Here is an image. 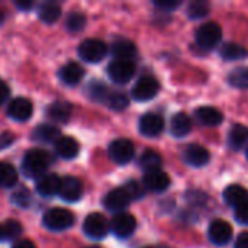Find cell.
Wrapping results in <instances>:
<instances>
[{"label": "cell", "instance_id": "cell-1", "mask_svg": "<svg viewBox=\"0 0 248 248\" xmlns=\"http://www.w3.org/2000/svg\"><path fill=\"white\" fill-rule=\"evenodd\" d=\"M51 158L42 150H29L22 160V171L28 179H39L49 167Z\"/></svg>", "mask_w": 248, "mask_h": 248}, {"label": "cell", "instance_id": "cell-2", "mask_svg": "<svg viewBox=\"0 0 248 248\" xmlns=\"http://www.w3.org/2000/svg\"><path fill=\"white\" fill-rule=\"evenodd\" d=\"M42 222L45 228H48L49 231L61 232L73 227L74 215L68 209H64V208H51L49 211L45 212Z\"/></svg>", "mask_w": 248, "mask_h": 248}, {"label": "cell", "instance_id": "cell-3", "mask_svg": "<svg viewBox=\"0 0 248 248\" xmlns=\"http://www.w3.org/2000/svg\"><path fill=\"white\" fill-rule=\"evenodd\" d=\"M222 39V29L217 22H206L196 31V42L202 49H214Z\"/></svg>", "mask_w": 248, "mask_h": 248}, {"label": "cell", "instance_id": "cell-4", "mask_svg": "<svg viewBox=\"0 0 248 248\" xmlns=\"http://www.w3.org/2000/svg\"><path fill=\"white\" fill-rule=\"evenodd\" d=\"M108 154L113 163H116L119 166H125L132 161V158L135 155V147L129 140L119 138V140H115L110 142V145L108 148Z\"/></svg>", "mask_w": 248, "mask_h": 248}, {"label": "cell", "instance_id": "cell-5", "mask_svg": "<svg viewBox=\"0 0 248 248\" xmlns=\"http://www.w3.org/2000/svg\"><path fill=\"white\" fill-rule=\"evenodd\" d=\"M78 55L81 60L87 61V62H99L102 61L106 54H108V46L103 41L96 39V38H90L83 41L78 45Z\"/></svg>", "mask_w": 248, "mask_h": 248}, {"label": "cell", "instance_id": "cell-6", "mask_svg": "<svg viewBox=\"0 0 248 248\" xmlns=\"http://www.w3.org/2000/svg\"><path fill=\"white\" fill-rule=\"evenodd\" d=\"M83 231L92 240H102L109 232V222L102 214L94 212L86 217L83 222Z\"/></svg>", "mask_w": 248, "mask_h": 248}, {"label": "cell", "instance_id": "cell-7", "mask_svg": "<svg viewBox=\"0 0 248 248\" xmlns=\"http://www.w3.org/2000/svg\"><path fill=\"white\" fill-rule=\"evenodd\" d=\"M108 76L118 84H126L135 76V64L132 61L115 60L108 65Z\"/></svg>", "mask_w": 248, "mask_h": 248}, {"label": "cell", "instance_id": "cell-8", "mask_svg": "<svg viewBox=\"0 0 248 248\" xmlns=\"http://www.w3.org/2000/svg\"><path fill=\"white\" fill-rule=\"evenodd\" d=\"M160 90V83L150 76L141 77L132 87V97L138 102H147L157 96Z\"/></svg>", "mask_w": 248, "mask_h": 248}, {"label": "cell", "instance_id": "cell-9", "mask_svg": "<svg viewBox=\"0 0 248 248\" xmlns=\"http://www.w3.org/2000/svg\"><path fill=\"white\" fill-rule=\"evenodd\" d=\"M109 228L118 238H128L135 232L137 221L131 214H126V212L116 214L112 218V221L109 224Z\"/></svg>", "mask_w": 248, "mask_h": 248}, {"label": "cell", "instance_id": "cell-10", "mask_svg": "<svg viewBox=\"0 0 248 248\" xmlns=\"http://www.w3.org/2000/svg\"><path fill=\"white\" fill-rule=\"evenodd\" d=\"M131 196L128 195V192L125 190V187H116L112 189L103 199V205L108 211L110 212H118L122 214L131 203Z\"/></svg>", "mask_w": 248, "mask_h": 248}, {"label": "cell", "instance_id": "cell-11", "mask_svg": "<svg viewBox=\"0 0 248 248\" xmlns=\"http://www.w3.org/2000/svg\"><path fill=\"white\" fill-rule=\"evenodd\" d=\"M208 237L215 246H227L232 238V227L224 219H215L208 228Z\"/></svg>", "mask_w": 248, "mask_h": 248}, {"label": "cell", "instance_id": "cell-12", "mask_svg": "<svg viewBox=\"0 0 248 248\" xmlns=\"http://www.w3.org/2000/svg\"><path fill=\"white\" fill-rule=\"evenodd\" d=\"M164 131V119L157 113H145L140 119V132L144 137L155 138Z\"/></svg>", "mask_w": 248, "mask_h": 248}, {"label": "cell", "instance_id": "cell-13", "mask_svg": "<svg viewBox=\"0 0 248 248\" xmlns=\"http://www.w3.org/2000/svg\"><path fill=\"white\" fill-rule=\"evenodd\" d=\"M33 113V105L26 97H16L7 106V115L19 122L28 121Z\"/></svg>", "mask_w": 248, "mask_h": 248}, {"label": "cell", "instance_id": "cell-14", "mask_svg": "<svg viewBox=\"0 0 248 248\" xmlns=\"http://www.w3.org/2000/svg\"><path fill=\"white\" fill-rule=\"evenodd\" d=\"M170 176L161 170H155V171H150L144 174L142 179V186L150 190V192H157L161 193L164 190H167L170 187Z\"/></svg>", "mask_w": 248, "mask_h": 248}, {"label": "cell", "instance_id": "cell-15", "mask_svg": "<svg viewBox=\"0 0 248 248\" xmlns=\"http://www.w3.org/2000/svg\"><path fill=\"white\" fill-rule=\"evenodd\" d=\"M58 195L65 202H77L83 196V185L77 177L67 176L61 182V189Z\"/></svg>", "mask_w": 248, "mask_h": 248}, {"label": "cell", "instance_id": "cell-16", "mask_svg": "<svg viewBox=\"0 0 248 248\" xmlns=\"http://www.w3.org/2000/svg\"><path fill=\"white\" fill-rule=\"evenodd\" d=\"M61 182H62V179L60 176H57L55 173L44 174L36 182V192L44 198H52L60 193Z\"/></svg>", "mask_w": 248, "mask_h": 248}, {"label": "cell", "instance_id": "cell-17", "mask_svg": "<svg viewBox=\"0 0 248 248\" xmlns=\"http://www.w3.org/2000/svg\"><path fill=\"white\" fill-rule=\"evenodd\" d=\"M183 158L192 167H203L209 163L211 155L205 147H202L199 144H192V145L186 147V150L183 153Z\"/></svg>", "mask_w": 248, "mask_h": 248}, {"label": "cell", "instance_id": "cell-18", "mask_svg": "<svg viewBox=\"0 0 248 248\" xmlns=\"http://www.w3.org/2000/svg\"><path fill=\"white\" fill-rule=\"evenodd\" d=\"M58 77L61 78V81L67 86H76L78 84L83 77H84V68L78 64V62H74V61H70L67 62L65 65L61 67L60 73H58Z\"/></svg>", "mask_w": 248, "mask_h": 248}, {"label": "cell", "instance_id": "cell-19", "mask_svg": "<svg viewBox=\"0 0 248 248\" xmlns=\"http://www.w3.org/2000/svg\"><path fill=\"white\" fill-rule=\"evenodd\" d=\"M196 119L205 126H218L224 121V115L214 106H202L195 112Z\"/></svg>", "mask_w": 248, "mask_h": 248}, {"label": "cell", "instance_id": "cell-20", "mask_svg": "<svg viewBox=\"0 0 248 248\" xmlns=\"http://www.w3.org/2000/svg\"><path fill=\"white\" fill-rule=\"evenodd\" d=\"M224 201L237 209L248 202V190L240 185H231L224 190Z\"/></svg>", "mask_w": 248, "mask_h": 248}, {"label": "cell", "instance_id": "cell-21", "mask_svg": "<svg viewBox=\"0 0 248 248\" xmlns=\"http://www.w3.org/2000/svg\"><path fill=\"white\" fill-rule=\"evenodd\" d=\"M80 145L71 137H61L55 142V153L64 160H73L78 155Z\"/></svg>", "mask_w": 248, "mask_h": 248}, {"label": "cell", "instance_id": "cell-22", "mask_svg": "<svg viewBox=\"0 0 248 248\" xmlns=\"http://www.w3.org/2000/svg\"><path fill=\"white\" fill-rule=\"evenodd\" d=\"M110 51L116 60H124V61H131V58H134L137 54V48L134 42H131L129 39H124V38L116 39L112 44Z\"/></svg>", "mask_w": 248, "mask_h": 248}, {"label": "cell", "instance_id": "cell-23", "mask_svg": "<svg viewBox=\"0 0 248 248\" xmlns=\"http://www.w3.org/2000/svg\"><path fill=\"white\" fill-rule=\"evenodd\" d=\"M190 131H192V119H190V116L180 112V113H176L171 118V122H170L171 135H174L176 138H183V137L189 135Z\"/></svg>", "mask_w": 248, "mask_h": 248}, {"label": "cell", "instance_id": "cell-24", "mask_svg": "<svg viewBox=\"0 0 248 248\" xmlns=\"http://www.w3.org/2000/svg\"><path fill=\"white\" fill-rule=\"evenodd\" d=\"M48 116L55 121V122H60V124H65L70 121L71 118V113H73V106L68 103V102H62V100H58V102H54L48 110H46Z\"/></svg>", "mask_w": 248, "mask_h": 248}, {"label": "cell", "instance_id": "cell-25", "mask_svg": "<svg viewBox=\"0 0 248 248\" xmlns=\"http://www.w3.org/2000/svg\"><path fill=\"white\" fill-rule=\"evenodd\" d=\"M32 138L38 142H57L60 137V129L55 125L41 124L32 132Z\"/></svg>", "mask_w": 248, "mask_h": 248}, {"label": "cell", "instance_id": "cell-26", "mask_svg": "<svg viewBox=\"0 0 248 248\" xmlns=\"http://www.w3.org/2000/svg\"><path fill=\"white\" fill-rule=\"evenodd\" d=\"M248 142V128L246 125H234L228 134V145L232 150H240Z\"/></svg>", "mask_w": 248, "mask_h": 248}, {"label": "cell", "instance_id": "cell-27", "mask_svg": "<svg viewBox=\"0 0 248 248\" xmlns=\"http://www.w3.org/2000/svg\"><path fill=\"white\" fill-rule=\"evenodd\" d=\"M38 16L44 23H54L61 16V6L55 1H45L39 6Z\"/></svg>", "mask_w": 248, "mask_h": 248}, {"label": "cell", "instance_id": "cell-28", "mask_svg": "<svg viewBox=\"0 0 248 248\" xmlns=\"http://www.w3.org/2000/svg\"><path fill=\"white\" fill-rule=\"evenodd\" d=\"M161 155L153 150H147L142 153V155L140 157V167L145 171V173H150V171H155V170H160L161 167Z\"/></svg>", "mask_w": 248, "mask_h": 248}, {"label": "cell", "instance_id": "cell-29", "mask_svg": "<svg viewBox=\"0 0 248 248\" xmlns=\"http://www.w3.org/2000/svg\"><path fill=\"white\" fill-rule=\"evenodd\" d=\"M219 54L224 60H228V61H237V60H243L248 55V51L238 45V44H234V42H227L224 44L221 48H219Z\"/></svg>", "mask_w": 248, "mask_h": 248}, {"label": "cell", "instance_id": "cell-30", "mask_svg": "<svg viewBox=\"0 0 248 248\" xmlns=\"http://www.w3.org/2000/svg\"><path fill=\"white\" fill-rule=\"evenodd\" d=\"M17 183V171L16 169L4 161H0V187L10 189Z\"/></svg>", "mask_w": 248, "mask_h": 248}, {"label": "cell", "instance_id": "cell-31", "mask_svg": "<svg viewBox=\"0 0 248 248\" xmlns=\"http://www.w3.org/2000/svg\"><path fill=\"white\" fill-rule=\"evenodd\" d=\"M228 83L237 89H248V67H238L228 74Z\"/></svg>", "mask_w": 248, "mask_h": 248}, {"label": "cell", "instance_id": "cell-32", "mask_svg": "<svg viewBox=\"0 0 248 248\" xmlns=\"http://www.w3.org/2000/svg\"><path fill=\"white\" fill-rule=\"evenodd\" d=\"M65 26L70 32H80L86 26V16L81 12H71L65 20Z\"/></svg>", "mask_w": 248, "mask_h": 248}, {"label": "cell", "instance_id": "cell-33", "mask_svg": "<svg viewBox=\"0 0 248 248\" xmlns=\"http://www.w3.org/2000/svg\"><path fill=\"white\" fill-rule=\"evenodd\" d=\"M1 228H3V241L15 240L22 232V225L17 221H15V219L6 221L4 224H1Z\"/></svg>", "mask_w": 248, "mask_h": 248}, {"label": "cell", "instance_id": "cell-34", "mask_svg": "<svg viewBox=\"0 0 248 248\" xmlns=\"http://www.w3.org/2000/svg\"><path fill=\"white\" fill-rule=\"evenodd\" d=\"M87 92H89V96L93 100H96V102H106V99H108V96L110 93L108 90V87L103 83H100V81H93L89 86Z\"/></svg>", "mask_w": 248, "mask_h": 248}, {"label": "cell", "instance_id": "cell-35", "mask_svg": "<svg viewBox=\"0 0 248 248\" xmlns=\"http://www.w3.org/2000/svg\"><path fill=\"white\" fill-rule=\"evenodd\" d=\"M106 103L113 110H122V109H125L128 106L129 100L121 92H110L109 96H108V99H106Z\"/></svg>", "mask_w": 248, "mask_h": 248}, {"label": "cell", "instance_id": "cell-36", "mask_svg": "<svg viewBox=\"0 0 248 248\" xmlns=\"http://www.w3.org/2000/svg\"><path fill=\"white\" fill-rule=\"evenodd\" d=\"M209 13V4L202 0L192 1L187 7V16L192 19H201Z\"/></svg>", "mask_w": 248, "mask_h": 248}, {"label": "cell", "instance_id": "cell-37", "mask_svg": "<svg viewBox=\"0 0 248 248\" xmlns=\"http://www.w3.org/2000/svg\"><path fill=\"white\" fill-rule=\"evenodd\" d=\"M10 201H12L13 205H16V206L25 209V208H28V206L31 205V193H29L28 189L19 187L17 190H15V192L12 193Z\"/></svg>", "mask_w": 248, "mask_h": 248}, {"label": "cell", "instance_id": "cell-38", "mask_svg": "<svg viewBox=\"0 0 248 248\" xmlns=\"http://www.w3.org/2000/svg\"><path fill=\"white\" fill-rule=\"evenodd\" d=\"M124 187L128 192V195L131 196L132 201H138V199L144 198V195H145V187L142 185H140L138 182H135V180L126 182Z\"/></svg>", "mask_w": 248, "mask_h": 248}, {"label": "cell", "instance_id": "cell-39", "mask_svg": "<svg viewBox=\"0 0 248 248\" xmlns=\"http://www.w3.org/2000/svg\"><path fill=\"white\" fill-rule=\"evenodd\" d=\"M154 4L158 9L164 10V12H171L173 9H176V7L180 6V1H176V0H155Z\"/></svg>", "mask_w": 248, "mask_h": 248}, {"label": "cell", "instance_id": "cell-40", "mask_svg": "<svg viewBox=\"0 0 248 248\" xmlns=\"http://www.w3.org/2000/svg\"><path fill=\"white\" fill-rule=\"evenodd\" d=\"M235 219L243 225H248V202L235 209Z\"/></svg>", "mask_w": 248, "mask_h": 248}, {"label": "cell", "instance_id": "cell-41", "mask_svg": "<svg viewBox=\"0 0 248 248\" xmlns=\"http://www.w3.org/2000/svg\"><path fill=\"white\" fill-rule=\"evenodd\" d=\"M15 141V135L12 132H1L0 134V150L7 148L9 145H12Z\"/></svg>", "mask_w": 248, "mask_h": 248}, {"label": "cell", "instance_id": "cell-42", "mask_svg": "<svg viewBox=\"0 0 248 248\" xmlns=\"http://www.w3.org/2000/svg\"><path fill=\"white\" fill-rule=\"evenodd\" d=\"M234 248H248V232H241L237 237Z\"/></svg>", "mask_w": 248, "mask_h": 248}, {"label": "cell", "instance_id": "cell-43", "mask_svg": "<svg viewBox=\"0 0 248 248\" xmlns=\"http://www.w3.org/2000/svg\"><path fill=\"white\" fill-rule=\"evenodd\" d=\"M9 94H10V90H9L7 84L4 81H0V105H3L7 100Z\"/></svg>", "mask_w": 248, "mask_h": 248}, {"label": "cell", "instance_id": "cell-44", "mask_svg": "<svg viewBox=\"0 0 248 248\" xmlns=\"http://www.w3.org/2000/svg\"><path fill=\"white\" fill-rule=\"evenodd\" d=\"M12 248H36V246L31 240H20V241L15 243Z\"/></svg>", "mask_w": 248, "mask_h": 248}, {"label": "cell", "instance_id": "cell-45", "mask_svg": "<svg viewBox=\"0 0 248 248\" xmlns=\"http://www.w3.org/2000/svg\"><path fill=\"white\" fill-rule=\"evenodd\" d=\"M15 4H16L19 9H22V10H28V9H31V7H32V4H33V3H32L31 0H28V1H16Z\"/></svg>", "mask_w": 248, "mask_h": 248}, {"label": "cell", "instance_id": "cell-46", "mask_svg": "<svg viewBox=\"0 0 248 248\" xmlns=\"http://www.w3.org/2000/svg\"><path fill=\"white\" fill-rule=\"evenodd\" d=\"M3 19H4V12H3V10L0 9V23L3 22Z\"/></svg>", "mask_w": 248, "mask_h": 248}, {"label": "cell", "instance_id": "cell-47", "mask_svg": "<svg viewBox=\"0 0 248 248\" xmlns=\"http://www.w3.org/2000/svg\"><path fill=\"white\" fill-rule=\"evenodd\" d=\"M0 241H3V228H1V224H0Z\"/></svg>", "mask_w": 248, "mask_h": 248}, {"label": "cell", "instance_id": "cell-48", "mask_svg": "<svg viewBox=\"0 0 248 248\" xmlns=\"http://www.w3.org/2000/svg\"><path fill=\"white\" fill-rule=\"evenodd\" d=\"M86 248H100V247H97V246H90V247H86Z\"/></svg>", "mask_w": 248, "mask_h": 248}, {"label": "cell", "instance_id": "cell-49", "mask_svg": "<svg viewBox=\"0 0 248 248\" xmlns=\"http://www.w3.org/2000/svg\"><path fill=\"white\" fill-rule=\"evenodd\" d=\"M247 158H248V148H247Z\"/></svg>", "mask_w": 248, "mask_h": 248}, {"label": "cell", "instance_id": "cell-50", "mask_svg": "<svg viewBox=\"0 0 248 248\" xmlns=\"http://www.w3.org/2000/svg\"><path fill=\"white\" fill-rule=\"evenodd\" d=\"M145 248H154V247H145Z\"/></svg>", "mask_w": 248, "mask_h": 248}]
</instances>
